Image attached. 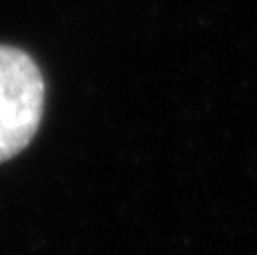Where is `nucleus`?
<instances>
[{
	"label": "nucleus",
	"mask_w": 257,
	"mask_h": 255,
	"mask_svg": "<svg viewBox=\"0 0 257 255\" xmlns=\"http://www.w3.org/2000/svg\"><path fill=\"white\" fill-rule=\"evenodd\" d=\"M45 81L27 52L0 45V163L18 156L43 117Z\"/></svg>",
	"instance_id": "1"
}]
</instances>
